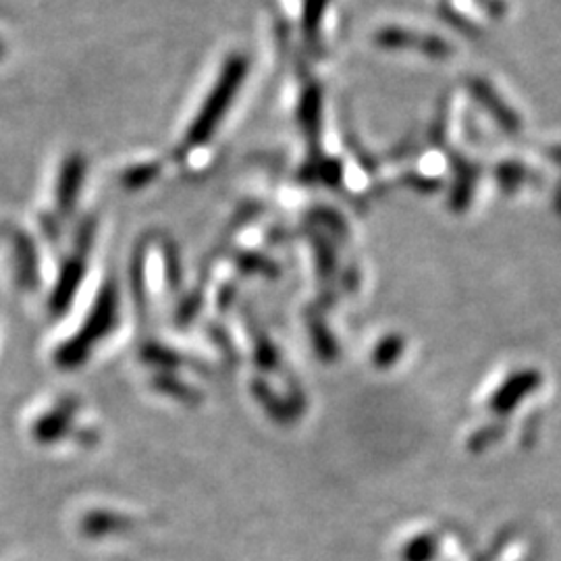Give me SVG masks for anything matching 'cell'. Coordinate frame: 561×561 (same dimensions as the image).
<instances>
[{
	"instance_id": "1",
	"label": "cell",
	"mask_w": 561,
	"mask_h": 561,
	"mask_svg": "<svg viewBox=\"0 0 561 561\" xmlns=\"http://www.w3.org/2000/svg\"><path fill=\"white\" fill-rule=\"evenodd\" d=\"M241 78H243V60L233 59L222 71L221 80L217 83L215 92L210 94V99L206 101V106L202 108L201 117H198L192 134H190V140L201 144V141L208 138V134L215 129V125L221 119L227 104L233 99Z\"/></svg>"
}]
</instances>
